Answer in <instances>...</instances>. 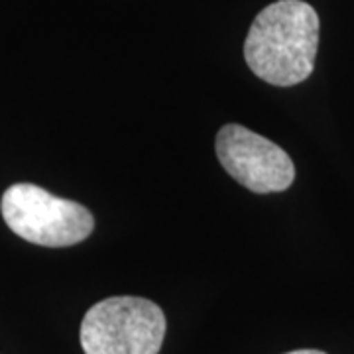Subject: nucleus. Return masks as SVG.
<instances>
[{"mask_svg": "<svg viewBox=\"0 0 354 354\" xmlns=\"http://www.w3.org/2000/svg\"><path fill=\"white\" fill-rule=\"evenodd\" d=\"M0 211L14 234L48 248L79 244L95 228V218L87 207L55 197L32 183L10 185L2 195Z\"/></svg>", "mask_w": 354, "mask_h": 354, "instance_id": "3", "label": "nucleus"}, {"mask_svg": "<svg viewBox=\"0 0 354 354\" xmlns=\"http://www.w3.org/2000/svg\"><path fill=\"white\" fill-rule=\"evenodd\" d=\"M319 16L304 0H278L254 18L244 59L256 77L276 87H293L313 73Z\"/></svg>", "mask_w": 354, "mask_h": 354, "instance_id": "1", "label": "nucleus"}, {"mask_svg": "<svg viewBox=\"0 0 354 354\" xmlns=\"http://www.w3.org/2000/svg\"><path fill=\"white\" fill-rule=\"evenodd\" d=\"M286 354H325L321 351H293V353H286Z\"/></svg>", "mask_w": 354, "mask_h": 354, "instance_id": "5", "label": "nucleus"}, {"mask_svg": "<svg viewBox=\"0 0 354 354\" xmlns=\"http://www.w3.org/2000/svg\"><path fill=\"white\" fill-rule=\"evenodd\" d=\"M215 148L225 171L252 193L286 191L295 179V165L288 152L241 124L221 128Z\"/></svg>", "mask_w": 354, "mask_h": 354, "instance_id": "4", "label": "nucleus"}, {"mask_svg": "<svg viewBox=\"0 0 354 354\" xmlns=\"http://www.w3.org/2000/svg\"><path fill=\"white\" fill-rule=\"evenodd\" d=\"M165 329L164 311L150 299L109 297L83 317L81 346L85 354H158Z\"/></svg>", "mask_w": 354, "mask_h": 354, "instance_id": "2", "label": "nucleus"}]
</instances>
